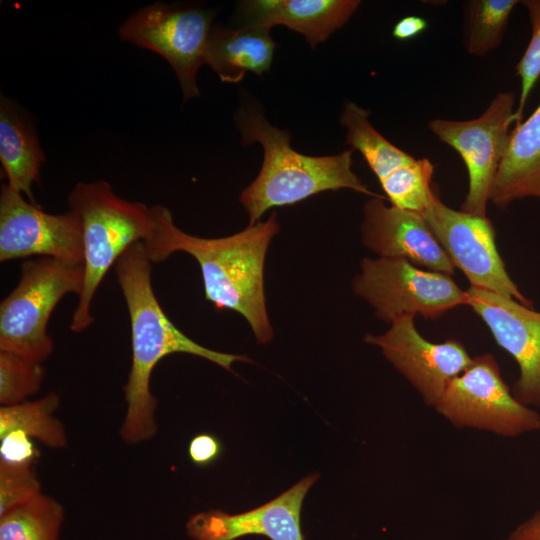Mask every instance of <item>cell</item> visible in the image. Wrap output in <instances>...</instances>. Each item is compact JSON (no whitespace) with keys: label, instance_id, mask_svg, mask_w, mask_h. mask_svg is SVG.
<instances>
[{"label":"cell","instance_id":"obj_1","mask_svg":"<svg viewBox=\"0 0 540 540\" xmlns=\"http://www.w3.org/2000/svg\"><path fill=\"white\" fill-rule=\"evenodd\" d=\"M151 207L155 228L144 246L152 263L165 261L177 251L193 256L201 269L205 299L218 310L240 313L257 342H269L273 329L266 308L264 264L269 244L279 231L277 214L231 236L202 238L179 229L168 208Z\"/></svg>","mask_w":540,"mask_h":540},{"label":"cell","instance_id":"obj_2","mask_svg":"<svg viewBox=\"0 0 540 540\" xmlns=\"http://www.w3.org/2000/svg\"><path fill=\"white\" fill-rule=\"evenodd\" d=\"M152 261L143 242L132 244L116 261L114 271L124 296L131 327L132 363L124 386L126 414L120 429L127 444L151 440L157 433V399L151 393L153 369L164 357L186 353L209 360L232 371L247 356L206 348L181 332L160 306L151 283Z\"/></svg>","mask_w":540,"mask_h":540},{"label":"cell","instance_id":"obj_3","mask_svg":"<svg viewBox=\"0 0 540 540\" xmlns=\"http://www.w3.org/2000/svg\"><path fill=\"white\" fill-rule=\"evenodd\" d=\"M235 118L243 144L259 143L264 151L258 176L239 197L249 225L270 208L293 205L323 191L351 189L378 196L352 170L353 149L330 156L304 155L291 147L289 132L270 124L256 107L242 108Z\"/></svg>","mask_w":540,"mask_h":540},{"label":"cell","instance_id":"obj_4","mask_svg":"<svg viewBox=\"0 0 540 540\" xmlns=\"http://www.w3.org/2000/svg\"><path fill=\"white\" fill-rule=\"evenodd\" d=\"M67 202L82 227L84 283L70 324L80 333L94 321L92 302L107 271L132 244L149 241L155 225L152 207L118 197L106 181L79 182Z\"/></svg>","mask_w":540,"mask_h":540},{"label":"cell","instance_id":"obj_5","mask_svg":"<svg viewBox=\"0 0 540 540\" xmlns=\"http://www.w3.org/2000/svg\"><path fill=\"white\" fill-rule=\"evenodd\" d=\"M83 263L49 257L22 262L16 287L0 304V351L43 363L54 343L48 320L67 294H81Z\"/></svg>","mask_w":540,"mask_h":540},{"label":"cell","instance_id":"obj_6","mask_svg":"<svg viewBox=\"0 0 540 540\" xmlns=\"http://www.w3.org/2000/svg\"><path fill=\"white\" fill-rule=\"evenodd\" d=\"M352 288L377 318L390 323L417 314L437 319L468 302L466 291L451 276L421 269L403 258L363 259Z\"/></svg>","mask_w":540,"mask_h":540},{"label":"cell","instance_id":"obj_7","mask_svg":"<svg viewBox=\"0 0 540 540\" xmlns=\"http://www.w3.org/2000/svg\"><path fill=\"white\" fill-rule=\"evenodd\" d=\"M434 409L457 428L502 437L540 430L539 414L514 397L491 354L474 357L451 381Z\"/></svg>","mask_w":540,"mask_h":540},{"label":"cell","instance_id":"obj_8","mask_svg":"<svg viewBox=\"0 0 540 540\" xmlns=\"http://www.w3.org/2000/svg\"><path fill=\"white\" fill-rule=\"evenodd\" d=\"M515 102V92H499L474 119L436 118L428 122L429 130L452 147L467 168L469 187L460 211L487 216V204L509 144L511 126L516 124Z\"/></svg>","mask_w":540,"mask_h":540},{"label":"cell","instance_id":"obj_9","mask_svg":"<svg viewBox=\"0 0 540 540\" xmlns=\"http://www.w3.org/2000/svg\"><path fill=\"white\" fill-rule=\"evenodd\" d=\"M216 12L153 3L130 15L119 28L122 40L165 58L174 70L183 100L199 97L197 72L204 64L207 38Z\"/></svg>","mask_w":540,"mask_h":540},{"label":"cell","instance_id":"obj_10","mask_svg":"<svg viewBox=\"0 0 540 540\" xmlns=\"http://www.w3.org/2000/svg\"><path fill=\"white\" fill-rule=\"evenodd\" d=\"M422 216L454 268L464 273L472 287L532 305L508 275L487 216L454 210L441 201L438 193Z\"/></svg>","mask_w":540,"mask_h":540},{"label":"cell","instance_id":"obj_11","mask_svg":"<svg viewBox=\"0 0 540 540\" xmlns=\"http://www.w3.org/2000/svg\"><path fill=\"white\" fill-rule=\"evenodd\" d=\"M83 263L82 227L71 210L50 214L8 184L0 192V261L30 256Z\"/></svg>","mask_w":540,"mask_h":540},{"label":"cell","instance_id":"obj_12","mask_svg":"<svg viewBox=\"0 0 540 540\" xmlns=\"http://www.w3.org/2000/svg\"><path fill=\"white\" fill-rule=\"evenodd\" d=\"M364 341L378 346L425 404L433 408L451 381L464 372L473 359L457 340L442 343L426 340L417 331L412 316L394 320L384 334H366Z\"/></svg>","mask_w":540,"mask_h":540},{"label":"cell","instance_id":"obj_13","mask_svg":"<svg viewBox=\"0 0 540 540\" xmlns=\"http://www.w3.org/2000/svg\"><path fill=\"white\" fill-rule=\"evenodd\" d=\"M466 293L467 305L518 364L514 397L528 407L540 408V312L486 289L470 286Z\"/></svg>","mask_w":540,"mask_h":540},{"label":"cell","instance_id":"obj_14","mask_svg":"<svg viewBox=\"0 0 540 540\" xmlns=\"http://www.w3.org/2000/svg\"><path fill=\"white\" fill-rule=\"evenodd\" d=\"M318 478L319 474L313 473L271 501L243 513L199 512L187 521V534L194 540H236L249 535L270 540H305L301 528L302 505Z\"/></svg>","mask_w":540,"mask_h":540},{"label":"cell","instance_id":"obj_15","mask_svg":"<svg viewBox=\"0 0 540 540\" xmlns=\"http://www.w3.org/2000/svg\"><path fill=\"white\" fill-rule=\"evenodd\" d=\"M384 197L368 200L361 225L365 247L383 258H403L426 270L451 276L454 266L441 248L423 216L387 206Z\"/></svg>","mask_w":540,"mask_h":540},{"label":"cell","instance_id":"obj_16","mask_svg":"<svg viewBox=\"0 0 540 540\" xmlns=\"http://www.w3.org/2000/svg\"><path fill=\"white\" fill-rule=\"evenodd\" d=\"M360 4L358 0H245L237 6L236 19L247 27L283 25L315 48L343 27Z\"/></svg>","mask_w":540,"mask_h":540},{"label":"cell","instance_id":"obj_17","mask_svg":"<svg viewBox=\"0 0 540 540\" xmlns=\"http://www.w3.org/2000/svg\"><path fill=\"white\" fill-rule=\"evenodd\" d=\"M276 44L266 27L212 26L204 52L207 64L226 83L240 82L246 72L259 76L272 64Z\"/></svg>","mask_w":540,"mask_h":540},{"label":"cell","instance_id":"obj_18","mask_svg":"<svg viewBox=\"0 0 540 540\" xmlns=\"http://www.w3.org/2000/svg\"><path fill=\"white\" fill-rule=\"evenodd\" d=\"M526 197L540 198V103L525 121L512 129L490 201L504 209Z\"/></svg>","mask_w":540,"mask_h":540},{"label":"cell","instance_id":"obj_19","mask_svg":"<svg viewBox=\"0 0 540 540\" xmlns=\"http://www.w3.org/2000/svg\"><path fill=\"white\" fill-rule=\"evenodd\" d=\"M0 161L8 185L36 204L33 183L40 181L45 155L33 127L5 96L0 101Z\"/></svg>","mask_w":540,"mask_h":540},{"label":"cell","instance_id":"obj_20","mask_svg":"<svg viewBox=\"0 0 540 540\" xmlns=\"http://www.w3.org/2000/svg\"><path fill=\"white\" fill-rule=\"evenodd\" d=\"M371 112L354 102L343 106L340 123L346 130V144L357 150L381 181L414 157L392 144L370 123Z\"/></svg>","mask_w":540,"mask_h":540},{"label":"cell","instance_id":"obj_21","mask_svg":"<svg viewBox=\"0 0 540 540\" xmlns=\"http://www.w3.org/2000/svg\"><path fill=\"white\" fill-rule=\"evenodd\" d=\"M60 397L55 392L33 400L0 408V437L20 431L49 448L60 449L67 445L63 424L55 417Z\"/></svg>","mask_w":540,"mask_h":540},{"label":"cell","instance_id":"obj_22","mask_svg":"<svg viewBox=\"0 0 540 540\" xmlns=\"http://www.w3.org/2000/svg\"><path fill=\"white\" fill-rule=\"evenodd\" d=\"M63 520L62 504L42 493L0 515V540H59Z\"/></svg>","mask_w":540,"mask_h":540},{"label":"cell","instance_id":"obj_23","mask_svg":"<svg viewBox=\"0 0 540 540\" xmlns=\"http://www.w3.org/2000/svg\"><path fill=\"white\" fill-rule=\"evenodd\" d=\"M517 0L466 2L464 44L467 52L482 57L497 49L504 37Z\"/></svg>","mask_w":540,"mask_h":540},{"label":"cell","instance_id":"obj_24","mask_svg":"<svg viewBox=\"0 0 540 540\" xmlns=\"http://www.w3.org/2000/svg\"><path fill=\"white\" fill-rule=\"evenodd\" d=\"M433 175L434 164L428 158H414L379 182L392 206L422 215L437 193Z\"/></svg>","mask_w":540,"mask_h":540},{"label":"cell","instance_id":"obj_25","mask_svg":"<svg viewBox=\"0 0 540 540\" xmlns=\"http://www.w3.org/2000/svg\"><path fill=\"white\" fill-rule=\"evenodd\" d=\"M43 363L0 351V403L13 405L35 395L43 382Z\"/></svg>","mask_w":540,"mask_h":540},{"label":"cell","instance_id":"obj_26","mask_svg":"<svg viewBox=\"0 0 540 540\" xmlns=\"http://www.w3.org/2000/svg\"><path fill=\"white\" fill-rule=\"evenodd\" d=\"M531 24L530 41L516 65L520 79L519 104L515 111L517 126L522 122L523 111L530 93L540 78V0L521 1Z\"/></svg>","mask_w":540,"mask_h":540},{"label":"cell","instance_id":"obj_27","mask_svg":"<svg viewBox=\"0 0 540 540\" xmlns=\"http://www.w3.org/2000/svg\"><path fill=\"white\" fill-rule=\"evenodd\" d=\"M42 494L33 465L0 462V515Z\"/></svg>","mask_w":540,"mask_h":540},{"label":"cell","instance_id":"obj_28","mask_svg":"<svg viewBox=\"0 0 540 540\" xmlns=\"http://www.w3.org/2000/svg\"><path fill=\"white\" fill-rule=\"evenodd\" d=\"M33 439L20 431L0 437V462L12 465H33L39 457Z\"/></svg>","mask_w":540,"mask_h":540},{"label":"cell","instance_id":"obj_29","mask_svg":"<svg viewBox=\"0 0 540 540\" xmlns=\"http://www.w3.org/2000/svg\"><path fill=\"white\" fill-rule=\"evenodd\" d=\"M222 451L221 441L209 433L195 435L188 445L189 459L199 467H206L216 462L222 455Z\"/></svg>","mask_w":540,"mask_h":540},{"label":"cell","instance_id":"obj_30","mask_svg":"<svg viewBox=\"0 0 540 540\" xmlns=\"http://www.w3.org/2000/svg\"><path fill=\"white\" fill-rule=\"evenodd\" d=\"M428 27L426 19L420 16H406L396 22L392 36L399 41L413 39L423 33Z\"/></svg>","mask_w":540,"mask_h":540},{"label":"cell","instance_id":"obj_31","mask_svg":"<svg viewBox=\"0 0 540 540\" xmlns=\"http://www.w3.org/2000/svg\"><path fill=\"white\" fill-rule=\"evenodd\" d=\"M505 540H540V510L518 525Z\"/></svg>","mask_w":540,"mask_h":540}]
</instances>
